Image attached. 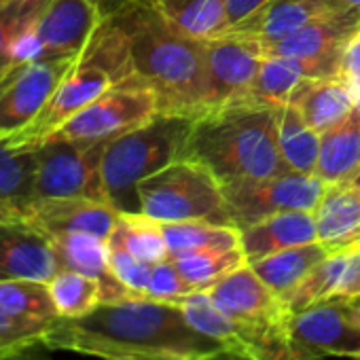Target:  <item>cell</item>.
I'll return each instance as SVG.
<instances>
[{
	"mask_svg": "<svg viewBox=\"0 0 360 360\" xmlns=\"http://www.w3.org/2000/svg\"><path fill=\"white\" fill-rule=\"evenodd\" d=\"M41 341L51 352L100 360H217L221 343L202 335L178 305L148 299L100 303L83 318H56Z\"/></svg>",
	"mask_w": 360,
	"mask_h": 360,
	"instance_id": "cell-1",
	"label": "cell"
},
{
	"mask_svg": "<svg viewBox=\"0 0 360 360\" xmlns=\"http://www.w3.org/2000/svg\"><path fill=\"white\" fill-rule=\"evenodd\" d=\"M112 20L127 32L134 70L155 91L159 112L202 117L206 100L204 41L172 28L144 0Z\"/></svg>",
	"mask_w": 360,
	"mask_h": 360,
	"instance_id": "cell-2",
	"label": "cell"
},
{
	"mask_svg": "<svg viewBox=\"0 0 360 360\" xmlns=\"http://www.w3.org/2000/svg\"><path fill=\"white\" fill-rule=\"evenodd\" d=\"M187 157L206 165L221 183L290 172L278 146L276 108L231 106L195 119Z\"/></svg>",
	"mask_w": 360,
	"mask_h": 360,
	"instance_id": "cell-3",
	"label": "cell"
},
{
	"mask_svg": "<svg viewBox=\"0 0 360 360\" xmlns=\"http://www.w3.org/2000/svg\"><path fill=\"white\" fill-rule=\"evenodd\" d=\"M136 77L129 37L112 18H108L96 28L41 115L24 129L7 136V140L18 148L37 150L47 136L81 108L98 100L110 87Z\"/></svg>",
	"mask_w": 360,
	"mask_h": 360,
	"instance_id": "cell-4",
	"label": "cell"
},
{
	"mask_svg": "<svg viewBox=\"0 0 360 360\" xmlns=\"http://www.w3.org/2000/svg\"><path fill=\"white\" fill-rule=\"evenodd\" d=\"M195 119L157 112L144 125L110 140L102 155L106 202L119 212H140L138 185L187 157Z\"/></svg>",
	"mask_w": 360,
	"mask_h": 360,
	"instance_id": "cell-5",
	"label": "cell"
},
{
	"mask_svg": "<svg viewBox=\"0 0 360 360\" xmlns=\"http://www.w3.org/2000/svg\"><path fill=\"white\" fill-rule=\"evenodd\" d=\"M140 212L159 223L206 221L233 225L221 180L202 163L183 157L138 185Z\"/></svg>",
	"mask_w": 360,
	"mask_h": 360,
	"instance_id": "cell-6",
	"label": "cell"
},
{
	"mask_svg": "<svg viewBox=\"0 0 360 360\" xmlns=\"http://www.w3.org/2000/svg\"><path fill=\"white\" fill-rule=\"evenodd\" d=\"M233 227L240 231L280 212H316L326 185L316 174L286 172L269 178H236L221 183Z\"/></svg>",
	"mask_w": 360,
	"mask_h": 360,
	"instance_id": "cell-7",
	"label": "cell"
},
{
	"mask_svg": "<svg viewBox=\"0 0 360 360\" xmlns=\"http://www.w3.org/2000/svg\"><path fill=\"white\" fill-rule=\"evenodd\" d=\"M157 112L159 104L155 91L136 77L110 87L98 100L72 115L64 125L47 136V140H66L77 144L110 142L144 125Z\"/></svg>",
	"mask_w": 360,
	"mask_h": 360,
	"instance_id": "cell-8",
	"label": "cell"
},
{
	"mask_svg": "<svg viewBox=\"0 0 360 360\" xmlns=\"http://www.w3.org/2000/svg\"><path fill=\"white\" fill-rule=\"evenodd\" d=\"M108 142L47 140L37 148V198H91L106 202L102 155Z\"/></svg>",
	"mask_w": 360,
	"mask_h": 360,
	"instance_id": "cell-9",
	"label": "cell"
},
{
	"mask_svg": "<svg viewBox=\"0 0 360 360\" xmlns=\"http://www.w3.org/2000/svg\"><path fill=\"white\" fill-rule=\"evenodd\" d=\"M204 53L206 100L202 117L214 110L244 106L265 56L261 43L225 32L204 41Z\"/></svg>",
	"mask_w": 360,
	"mask_h": 360,
	"instance_id": "cell-10",
	"label": "cell"
},
{
	"mask_svg": "<svg viewBox=\"0 0 360 360\" xmlns=\"http://www.w3.org/2000/svg\"><path fill=\"white\" fill-rule=\"evenodd\" d=\"M292 360H322L324 356L360 358V324L349 316L345 299H328L290 318Z\"/></svg>",
	"mask_w": 360,
	"mask_h": 360,
	"instance_id": "cell-11",
	"label": "cell"
},
{
	"mask_svg": "<svg viewBox=\"0 0 360 360\" xmlns=\"http://www.w3.org/2000/svg\"><path fill=\"white\" fill-rule=\"evenodd\" d=\"M77 58L41 60L20 70L0 89V138L30 125L51 100Z\"/></svg>",
	"mask_w": 360,
	"mask_h": 360,
	"instance_id": "cell-12",
	"label": "cell"
},
{
	"mask_svg": "<svg viewBox=\"0 0 360 360\" xmlns=\"http://www.w3.org/2000/svg\"><path fill=\"white\" fill-rule=\"evenodd\" d=\"M119 210L91 198H34L28 202V225L45 236L89 233L108 240L119 223Z\"/></svg>",
	"mask_w": 360,
	"mask_h": 360,
	"instance_id": "cell-13",
	"label": "cell"
},
{
	"mask_svg": "<svg viewBox=\"0 0 360 360\" xmlns=\"http://www.w3.org/2000/svg\"><path fill=\"white\" fill-rule=\"evenodd\" d=\"M208 295L225 316L248 324H280L295 314L248 263L219 280Z\"/></svg>",
	"mask_w": 360,
	"mask_h": 360,
	"instance_id": "cell-14",
	"label": "cell"
},
{
	"mask_svg": "<svg viewBox=\"0 0 360 360\" xmlns=\"http://www.w3.org/2000/svg\"><path fill=\"white\" fill-rule=\"evenodd\" d=\"M102 22L91 0H49L34 28L43 60L77 58Z\"/></svg>",
	"mask_w": 360,
	"mask_h": 360,
	"instance_id": "cell-15",
	"label": "cell"
},
{
	"mask_svg": "<svg viewBox=\"0 0 360 360\" xmlns=\"http://www.w3.org/2000/svg\"><path fill=\"white\" fill-rule=\"evenodd\" d=\"M60 269L49 236L30 225L0 229V280L49 282Z\"/></svg>",
	"mask_w": 360,
	"mask_h": 360,
	"instance_id": "cell-16",
	"label": "cell"
},
{
	"mask_svg": "<svg viewBox=\"0 0 360 360\" xmlns=\"http://www.w3.org/2000/svg\"><path fill=\"white\" fill-rule=\"evenodd\" d=\"M62 269L85 274L102 284V303L136 299L110 271L108 240L89 233H62L51 238Z\"/></svg>",
	"mask_w": 360,
	"mask_h": 360,
	"instance_id": "cell-17",
	"label": "cell"
},
{
	"mask_svg": "<svg viewBox=\"0 0 360 360\" xmlns=\"http://www.w3.org/2000/svg\"><path fill=\"white\" fill-rule=\"evenodd\" d=\"M333 11L324 0H269L244 22L231 26L227 32L259 41L261 45L278 43L316 18Z\"/></svg>",
	"mask_w": 360,
	"mask_h": 360,
	"instance_id": "cell-18",
	"label": "cell"
},
{
	"mask_svg": "<svg viewBox=\"0 0 360 360\" xmlns=\"http://www.w3.org/2000/svg\"><path fill=\"white\" fill-rule=\"evenodd\" d=\"M314 242H320L316 212H280L242 229V250L248 263Z\"/></svg>",
	"mask_w": 360,
	"mask_h": 360,
	"instance_id": "cell-19",
	"label": "cell"
},
{
	"mask_svg": "<svg viewBox=\"0 0 360 360\" xmlns=\"http://www.w3.org/2000/svg\"><path fill=\"white\" fill-rule=\"evenodd\" d=\"M288 102L297 106L303 119L318 134L339 125L354 110L349 85L339 75L303 79Z\"/></svg>",
	"mask_w": 360,
	"mask_h": 360,
	"instance_id": "cell-20",
	"label": "cell"
},
{
	"mask_svg": "<svg viewBox=\"0 0 360 360\" xmlns=\"http://www.w3.org/2000/svg\"><path fill=\"white\" fill-rule=\"evenodd\" d=\"M360 172V106L335 127L320 134L316 176L328 185H347Z\"/></svg>",
	"mask_w": 360,
	"mask_h": 360,
	"instance_id": "cell-21",
	"label": "cell"
},
{
	"mask_svg": "<svg viewBox=\"0 0 360 360\" xmlns=\"http://www.w3.org/2000/svg\"><path fill=\"white\" fill-rule=\"evenodd\" d=\"M318 240L330 250L341 252L360 240V189L352 183L328 185L316 210Z\"/></svg>",
	"mask_w": 360,
	"mask_h": 360,
	"instance_id": "cell-22",
	"label": "cell"
},
{
	"mask_svg": "<svg viewBox=\"0 0 360 360\" xmlns=\"http://www.w3.org/2000/svg\"><path fill=\"white\" fill-rule=\"evenodd\" d=\"M172 28L208 41L229 30L227 0H144Z\"/></svg>",
	"mask_w": 360,
	"mask_h": 360,
	"instance_id": "cell-23",
	"label": "cell"
},
{
	"mask_svg": "<svg viewBox=\"0 0 360 360\" xmlns=\"http://www.w3.org/2000/svg\"><path fill=\"white\" fill-rule=\"evenodd\" d=\"M328 255L330 250L322 242H314V244L280 250L276 255H269L248 265L278 297H286Z\"/></svg>",
	"mask_w": 360,
	"mask_h": 360,
	"instance_id": "cell-24",
	"label": "cell"
},
{
	"mask_svg": "<svg viewBox=\"0 0 360 360\" xmlns=\"http://www.w3.org/2000/svg\"><path fill=\"white\" fill-rule=\"evenodd\" d=\"M276 117L278 146L286 167L297 174H314L320 155V134L290 102L276 106Z\"/></svg>",
	"mask_w": 360,
	"mask_h": 360,
	"instance_id": "cell-25",
	"label": "cell"
},
{
	"mask_svg": "<svg viewBox=\"0 0 360 360\" xmlns=\"http://www.w3.org/2000/svg\"><path fill=\"white\" fill-rule=\"evenodd\" d=\"M169 259L202 250H231L242 246V231L233 225H217L206 221L161 223Z\"/></svg>",
	"mask_w": 360,
	"mask_h": 360,
	"instance_id": "cell-26",
	"label": "cell"
},
{
	"mask_svg": "<svg viewBox=\"0 0 360 360\" xmlns=\"http://www.w3.org/2000/svg\"><path fill=\"white\" fill-rule=\"evenodd\" d=\"M108 244L127 250L148 265H157L169 259L163 225L142 212H121Z\"/></svg>",
	"mask_w": 360,
	"mask_h": 360,
	"instance_id": "cell-27",
	"label": "cell"
},
{
	"mask_svg": "<svg viewBox=\"0 0 360 360\" xmlns=\"http://www.w3.org/2000/svg\"><path fill=\"white\" fill-rule=\"evenodd\" d=\"M349 265V252H330L324 261H320L284 299V303L292 311L307 309L316 303L328 301V299H339L341 286L345 282Z\"/></svg>",
	"mask_w": 360,
	"mask_h": 360,
	"instance_id": "cell-28",
	"label": "cell"
},
{
	"mask_svg": "<svg viewBox=\"0 0 360 360\" xmlns=\"http://www.w3.org/2000/svg\"><path fill=\"white\" fill-rule=\"evenodd\" d=\"M37 150L18 148L0 138V202L26 204L34 200Z\"/></svg>",
	"mask_w": 360,
	"mask_h": 360,
	"instance_id": "cell-29",
	"label": "cell"
},
{
	"mask_svg": "<svg viewBox=\"0 0 360 360\" xmlns=\"http://www.w3.org/2000/svg\"><path fill=\"white\" fill-rule=\"evenodd\" d=\"M0 311L45 324L58 318L47 282L34 280H0Z\"/></svg>",
	"mask_w": 360,
	"mask_h": 360,
	"instance_id": "cell-30",
	"label": "cell"
},
{
	"mask_svg": "<svg viewBox=\"0 0 360 360\" xmlns=\"http://www.w3.org/2000/svg\"><path fill=\"white\" fill-rule=\"evenodd\" d=\"M58 318H83L102 303V284L85 274L60 269L49 282Z\"/></svg>",
	"mask_w": 360,
	"mask_h": 360,
	"instance_id": "cell-31",
	"label": "cell"
},
{
	"mask_svg": "<svg viewBox=\"0 0 360 360\" xmlns=\"http://www.w3.org/2000/svg\"><path fill=\"white\" fill-rule=\"evenodd\" d=\"M178 267L180 276L193 290H208L219 280L229 276L231 271L246 265V255L240 248L231 250H202V252H189L183 257L172 259Z\"/></svg>",
	"mask_w": 360,
	"mask_h": 360,
	"instance_id": "cell-32",
	"label": "cell"
},
{
	"mask_svg": "<svg viewBox=\"0 0 360 360\" xmlns=\"http://www.w3.org/2000/svg\"><path fill=\"white\" fill-rule=\"evenodd\" d=\"M47 5L49 0H20L0 9V89L5 87V62L13 39L28 26L37 24Z\"/></svg>",
	"mask_w": 360,
	"mask_h": 360,
	"instance_id": "cell-33",
	"label": "cell"
},
{
	"mask_svg": "<svg viewBox=\"0 0 360 360\" xmlns=\"http://www.w3.org/2000/svg\"><path fill=\"white\" fill-rule=\"evenodd\" d=\"M191 292H193V288L185 282L183 276H180V271L174 265V261L165 259V261L153 265L144 299L178 305L180 301H183Z\"/></svg>",
	"mask_w": 360,
	"mask_h": 360,
	"instance_id": "cell-34",
	"label": "cell"
},
{
	"mask_svg": "<svg viewBox=\"0 0 360 360\" xmlns=\"http://www.w3.org/2000/svg\"><path fill=\"white\" fill-rule=\"evenodd\" d=\"M150 269H153V265L142 263L127 250H123L119 246H110V271L136 299H144Z\"/></svg>",
	"mask_w": 360,
	"mask_h": 360,
	"instance_id": "cell-35",
	"label": "cell"
},
{
	"mask_svg": "<svg viewBox=\"0 0 360 360\" xmlns=\"http://www.w3.org/2000/svg\"><path fill=\"white\" fill-rule=\"evenodd\" d=\"M49 324L34 320H20L5 311H0V352H7L30 341H37L45 335Z\"/></svg>",
	"mask_w": 360,
	"mask_h": 360,
	"instance_id": "cell-36",
	"label": "cell"
},
{
	"mask_svg": "<svg viewBox=\"0 0 360 360\" xmlns=\"http://www.w3.org/2000/svg\"><path fill=\"white\" fill-rule=\"evenodd\" d=\"M339 77H343L349 83H360V30L349 39V43L343 49Z\"/></svg>",
	"mask_w": 360,
	"mask_h": 360,
	"instance_id": "cell-37",
	"label": "cell"
},
{
	"mask_svg": "<svg viewBox=\"0 0 360 360\" xmlns=\"http://www.w3.org/2000/svg\"><path fill=\"white\" fill-rule=\"evenodd\" d=\"M0 360H53V358H51V349L41 339H37L26 345L0 352Z\"/></svg>",
	"mask_w": 360,
	"mask_h": 360,
	"instance_id": "cell-38",
	"label": "cell"
},
{
	"mask_svg": "<svg viewBox=\"0 0 360 360\" xmlns=\"http://www.w3.org/2000/svg\"><path fill=\"white\" fill-rule=\"evenodd\" d=\"M269 0H227V18H229V28L244 22L250 18L255 11L265 7Z\"/></svg>",
	"mask_w": 360,
	"mask_h": 360,
	"instance_id": "cell-39",
	"label": "cell"
},
{
	"mask_svg": "<svg viewBox=\"0 0 360 360\" xmlns=\"http://www.w3.org/2000/svg\"><path fill=\"white\" fill-rule=\"evenodd\" d=\"M11 225H28V202H0V229Z\"/></svg>",
	"mask_w": 360,
	"mask_h": 360,
	"instance_id": "cell-40",
	"label": "cell"
},
{
	"mask_svg": "<svg viewBox=\"0 0 360 360\" xmlns=\"http://www.w3.org/2000/svg\"><path fill=\"white\" fill-rule=\"evenodd\" d=\"M91 3L98 7V11L102 13V18L108 20V18L119 15L123 9H127L129 5L138 3V0H91Z\"/></svg>",
	"mask_w": 360,
	"mask_h": 360,
	"instance_id": "cell-41",
	"label": "cell"
},
{
	"mask_svg": "<svg viewBox=\"0 0 360 360\" xmlns=\"http://www.w3.org/2000/svg\"><path fill=\"white\" fill-rule=\"evenodd\" d=\"M345 303H347V309H349V316L354 318V322L360 324V295L345 299Z\"/></svg>",
	"mask_w": 360,
	"mask_h": 360,
	"instance_id": "cell-42",
	"label": "cell"
},
{
	"mask_svg": "<svg viewBox=\"0 0 360 360\" xmlns=\"http://www.w3.org/2000/svg\"><path fill=\"white\" fill-rule=\"evenodd\" d=\"M337 9H356L360 11V0H341L337 5Z\"/></svg>",
	"mask_w": 360,
	"mask_h": 360,
	"instance_id": "cell-43",
	"label": "cell"
},
{
	"mask_svg": "<svg viewBox=\"0 0 360 360\" xmlns=\"http://www.w3.org/2000/svg\"><path fill=\"white\" fill-rule=\"evenodd\" d=\"M13 3H20V0H0V9H5V7H9Z\"/></svg>",
	"mask_w": 360,
	"mask_h": 360,
	"instance_id": "cell-44",
	"label": "cell"
},
{
	"mask_svg": "<svg viewBox=\"0 0 360 360\" xmlns=\"http://www.w3.org/2000/svg\"><path fill=\"white\" fill-rule=\"evenodd\" d=\"M324 3H326V5H328L330 9H337V5L341 3V0H324Z\"/></svg>",
	"mask_w": 360,
	"mask_h": 360,
	"instance_id": "cell-45",
	"label": "cell"
},
{
	"mask_svg": "<svg viewBox=\"0 0 360 360\" xmlns=\"http://www.w3.org/2000/svg\"><path fill=\"white\" fill-rule=\"evenodd\" d=\"M352 185H354V187H358V189H360V172H358V176H356V178H354V180H352Z\"/></svg>",
	"mask_w": 360,
	"mask_h": 360,
	"instance_id": "cell-46",
	"label": "cell"
}]
</instances>
